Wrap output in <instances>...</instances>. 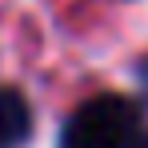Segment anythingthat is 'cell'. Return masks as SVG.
Returning <instances> with one entry per match:
<instances>
[{"instance_id":"3","label":"cell","mask_w":148,"mask_h":148,"mask_svg":"<svg viewBox=\"0 0 148 148\" xmlns=\"http://www.w3.org/2000/svg\"><path fill=\"white\" fill-rule=\"evenodd\" d=\"M136 148H148V136H144V140H140V144H136Z\"/></svg>"},{"instance_id":"2","label":"cell","mask_w":148,"mask_h":148,"mask_svg":"<svg viewBox=\"0 0 148 148\" xmlns=\"http://www.w3.org/2000/svg\"><path fill=\"white\" fill-rule=\"evenodd\" d=\"M32 132V112H28V100L0 84V148H20Z\"/></svg>"},{"instance_id":"1","label":"cell","mask_w":148,"mask_h":148,"mask_svg":"<svg viewBox=\"0 0 148 148\" xmlns=\"http://www.w3.org/2000/svg\"><path fill=\"white\" fill-rule=\"evenodd\" d=\"M136 128H140V112L132 100L100 92L68 116L60 132V148H132Z\"/></svg>"}]
</instances>
